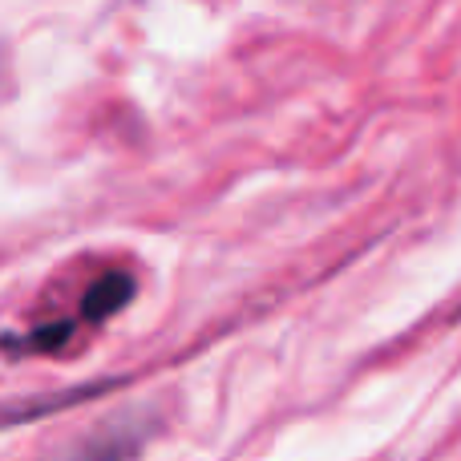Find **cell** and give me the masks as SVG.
Instances as JSON below:
<instances>
[{
  "instance_id": "6da1fadb",
  "label": "cell",
  "mask_w": 461,
  "mask_h": 461,
  "mask_svg": "<svg viewBox=\"0 0 461 461\" xmlns=\"http://www.w3.org/2000/svg\"><path fill=\"white\" fill-rule=\"evenodd\" d=\"M130 300H134V276L122 267L102 271V279H94V287H89L86 300H81V316L97 324V320L118 316Z\"/></svg>"
},
{
  "instance_id": "3957f363",
  "label": "cell",
  "mask_w": 461,
  "mask_h": 461,
  "mask_svg": "<svg viewBox=\"0 0 461 461\" xmlns=\"http://www.w3.org/2000/svg\"><path fill=\"white\" fill-rule=\"evenodd\" d=\"M69 336H73V324H69V320H61V324H49V328H32L29 336H16V340H8V348H13V352H24V348L53 352V348H61Z\"/></svg>"
},
{
  "instance_id": "7a4b0ae2",
  "label": "cell",
  "mask_w": 461,
  "mask_h": 461,
  "mask_svg": "<svg viewBox=\"0 0 461 461\" xmlns=\"http://www.w3.org/2000/svg\"><path fill=\"white\" fill-rule=\"evenodd\" d=\"M130 449H134V438H130V433L110 429V433H102V438L89 441V446L77 454V461H126Z\"/></svg>"
}]
</instances>
